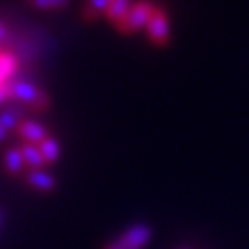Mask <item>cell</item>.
Listing matches in <instances>:
<instances>
[{"instance_id": "6da1fadb", "label": "cell", "mask_w": 249, "mask_h": 249, "mask_svg": "<svg viewBox=\"0 0 249 249\" xmlns=\"http://www.w3.org/2000/svg\"><path fill=\"white\" fill-rule=\"evenodd\" d=\"M9 98L15 100L17 104H22L28 107V111H36V113H43L46 111L52 100L43 89H39L37 85L30 83L26 80H13L8 85Z\"/></svg>"}, {"instance_id": "7a4b0ae2", "label": "cell", "mask_w": 249, "mask_h": 249, "mask_svg": "<svg viewBox=\"0 0 249 249\" xmlns=\"http://www.w3.org/2000/svg\"><path fill=\"white\" fill-rule=\"evenodd\" d=\"M155 8L157 6L150 0H137V2H133V6L125 13V17L115 26L116 32L122 34V36H133L135 32L148 28L153 13H155Z\"/></svg>"}, {"instance_id": "3957f363", "label": "cell", "mask_w": 249, "mask_h": 249, "mask_svg": "<svg viewBox=\"0 0 249 249\" xmlns=\"http://www.w3.org/2000/svg\"><path fill=\"white\" fill-rule=\"evenodd\" d=\"M146 36H148L151 45L159 46V48L170 43V18L164 8H159V6L155 8V13H153L150 24L146 28Z\"/></svg>"}, {"instance_id": "277c9868", "label": "cell", "mask_w": 249, "mask_h": 249, "mask_svg": "<svg viewBox=\"0 0 249 249\" xmlns=\"http://www.w3.org/2000/svg\"><path fill=\"white\" fill-rule=\"evenodd\" d=\"M151 227L148 223H135L127 231H124L118 238L116 244L120 249H144L151 240Z\"/></svg>"}, {"instance_id": "5b68a950", "label": "cell", "mask_w": 249, "mask_h": 249, "mask_svg": "<svg viewBox=\"0 0 249 249\" xmlns=\"http://www.w3.org/2000/svg\"><path fill=\"white\" fill-rule=\"evenodd\" d=\"M15 135H17L18 139H22V142L36 144V146H39V144L43 142L50 133H48V129H46L41 122L30 120V118H24V120L17 125Z\"/></svg>"}, {"instance_id": "8992f818", "label": "cell", "mask_w": 249, "mask_h": 249, "mask_svg": "<svg viewBox=\"0 0 249 249\" xmlns=\"http://www.w3.org/2000/svg\"><path fill=\"white\" fill-rule=\"evenodd\" d=\"M26 183L28 187H32L37 192H53L57 187L55 178L45 170H28Z\"/></svg>"}, {"instance_id": "52a82bcc", "label": "cell", "mask_w": 249, "mask_h": 249, "mask_svg": "<svg viewBox=\"0 0 249 249\" xmlns=\"http://www.w3.org/2000/svg\"><path fill=\"white\" fill-rule=\"evenodd\" d=\"M24 168H26V162H24V157H22L20 146H11V148L4 151V170H6L8 176L17 178Z\"/></svg>"}, {"instance_id": "ba28073f", "label": "cell", "mask_w": 249, "mask_h": 249, "mask_svg": "<svg viewBox=\"0 0 249 249\" xmlns=\"http://www.w3.org/2000/svg\"><path fill=\"white\" fill-rule=\"evenodd\" d=\"M28 111V107H24L22 104H15V106L4 107L0 111V125H4L8 131H15L17 125L24 120L22 116Z\"/></svg>"}, {"instance_id": "9c48e42d", "label": "cell", "mask_w": 249, "mask_h": 249, "mask_svg": "<svg viewBox=\"0 0 249 249\" xmlns=\"http://www.w3.org/2000/svg\"><path fill=\"white\" fill-rule=\"evenodd\" d=\"M18 71V61L13 53L0 52V87L9 85Z\"/></svg>"}, {"instance_id": "30bf717a", "label": "cell", "mask_w": 249, "mask_h": 249, "mask_svg": "<svg viewBox=\"0 0 249 249\" xmlns=\"http://www.w3.org/2000/svg\"><path fill=\"white\" fill-rule=\"evenodd\" d=\"M20 151H22V157H24V162H26L28 170H45L46 160H45V157H43L41 150H39V146L22 142L20 144Z\"/></svg>"}, {"instance_id": "8fae6325", "label": "cell", "mask_w": 249, "mask_h": 249, "mask_svg": "<svg viewBox=\"0 0 249 249\" xmlns=\"http://www.w3.org/2000/svg\"><path fill=\"white\" fill-rule=\"evenodd\" d=\"M39 150L43 153L46 164H55L61 157V146H59V141L53 135H48L45 141L39 144Z\"/></svg>"}, {"instance_id": "7c38bea8", "label": "cell", "mask_w": 249, "mask_h": 249, "mask_svg": "<svg viewBox=\"0 0 249 249\" xmlns=\"http://www.w3.org/2000/svg\"><path fill=\"white\" fill-rule=\"evenodd\" d=\"M131 6H133V0H113V4L107 8L104 17H106L113 26H116V24L125 17V13L129 11Z\"/></svg>"}, {"instance_id": "4fadbf2b", "label": "cell", "mask_w": 249, "mask_h": 249, "mask_svg": "<svg viewBox=\"0 0 249 249\" xmlns=\"http://www.w3.org/2000/svg\"><path fill=\"white\" fill-rule=\"evenodd\" d=\"M32 8L45 9V11H57L69 6L71 0H26Z\"/></svg>"}, {"instance_id": "5bb4252c", "label": "cell", "mask_w": 249, "mask_h": 249, "mask_svg": "<svg viewBox=\"0 0 249 249\" xmlns=\"http://www.w3.org/2000/svg\"><path fill=\"white\" fill-rule=\"evenodd\" d=\"M113 4V0H87V8L92 9V11H96L98 15H106L107 8Z\"/></svg>"}, {"instance_id": "9a60e30c", "label": "cell", "mask_w": 249, "mask_h": 249, "mask_svg": "<svg viewBox=\"0 0 249 249\" xmlns=\"http://www.w3.org/2000/svg\"><path fill=\"white\" fill-rule=\"evenodd\" d=\"M9 89H8V85L6 87H0V106H4L6 102H9Z\"/></svg>"}, {"instance_id": "2e32d148", "label": "cell", "mask_w": 249, "mask_h": 249, "mask_svg": "<svg viewBox=\"0 0 249 249\" xmlns=\"http://www.w3.org/2000/svg\"><path fill=\"white\" fill-rule=\"evenodd\" d=\"M8 36V24L4 22V20H0V45H2V41L6 39Z\"/></svg>"}, {"instance_id": "e0dca14e", "label": "cell", "mask_w": 249, "mask_h": 249, "mask_svg": "<svg viewBox=\"0 0 249 249\" xmlns=\"http://www.w3.org/2000/svg\"><path fill=\"white\" fill-rule=\"evenodd\" d=\"M9 133H11V131H8V129H6L4 125H0V144L8 141V139H9Z\"/></svg>"}, {"instance_id": "ac0fdd59", "label": "cell", "mask_w": 249, "mask_h": 249, "mask_svg": "<svg viewBox=\"0 0 249 249\" xmlns=\"http://www.w3.org/2000/svg\"><path fill=\"white\" fill-rule=\"evenodd\" d=\"M106 249H120V248H118V244H116V242H113V244H109Z\"/></svg>"}]
</instances>
